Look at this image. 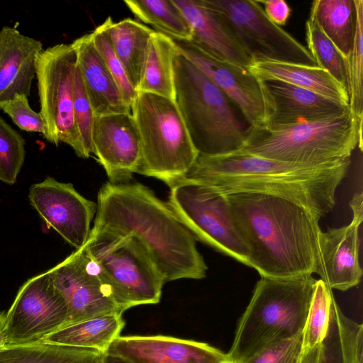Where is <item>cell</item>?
Wrapping results in <instances>:
<instances>
[{
	"mask_svg": "<svg viewBox=\"0 0 363 363\" xmlns=\"http://www.w3.org/2000/svg\"><path fill=\"white\" fill-rule=\"evenodd\" d=\"M106 353L132 363H221L228 354L202 342L166 335L116 338Z\"/></svg>",
	"mask_w": 363,
	"mask_h": 363,
	"instance_id": "ac0fdd59",
	"label": "cell"
},
{
	"mask_svg": "<svg viewBox=\"0 0 363 363\" xmlns=\"http://www.w3.org/2000/svg\"><path fill=\"white\" fill-rule=\"evenodd\" d=\"M273 102L266 126H284L338 116L350 108L315 92L277 80L264 81Z\"/></svg>",
	"mask_w": 363,
	"mask_h": 363,
	"instance_id": "ffe728a7",
	"label": "cell"
},
{
	"mask_svg": "<svg viewBox=\"0 0 363 363\" xmlns=\"http://www.w3.org/2000/svg\"><path fill=\"white\" fill-rule=\"evenodd\" d=\"M215 12L252 62L316 66L308 50L272 22L257 0H202Z\"/></svg>",
	"mask_w": 363,
	"mask_h": 363,
	"instance_id": "30bf717a",
	"label": "cell"
},
{
	"mask_svg": "<svg viewBox=\"0 0 363 363\" xmlns=\"http://www.w3.org/2000/svg\"><path fill=\"white\" fill-rule=\"evenodd\" d=\"M100 356H99V357L97 359H96L95 361L92 362L91 363H99V360Z\"/></svg>",
	"mask_w": 363,
	"mask_h": 363,
	"instance_id": "7bdbcfd3",
	"label": "cell"
},
{
	"mask_svg": "<svg viewBox=\"0 0 363 363\" xmlns=\"http://www.w3.org/2000/svg\"><path fill=\"white\" fill-rule=\"evenodd\" d=\"M48 272L67 306L63 325L105 314L123 315L111 284L84 247Z\"/></svg>",
	"mask_w": 363,
	"mask_h": 363,
	"instance_id": "7c38bea8",
	"label": "cell"
},
{
	"mask_svg": "<svg viewBox=\"0 0 363 363\" xmlns=\"http://www.w3.org/2000/svg\"><path fill=\"white\" fill-rule=\"evenodd\" d=\"M125 325L122 314L95 316L63 325L45 336L40 342L106 352L112 342L120 336Z\"/></svg>",
	"mask_w": 363,
	"mask_h": 363,
	"instance_id": "d4e9b609",
	"label": "cell"
},
{
	"mask_svg": "<svg viewBox=\"0 0 363 363\" xmlns=\"http://www.w3.org/2000/svg\"><path fill=\"white\" fill-rule=\"evenodd\" d=\"M318 363H363V327L347 317L333 299Z\"/></svg>",
	"mask_w": 363,
	"mask_h": 363,
	"instance_id": "484cf974",
	"label": "cell"
},
{
	"mask_svg": "<svg viewBox=\"0 0 363 363\" xmlns=\"http://www.w3.org/2000/svg\"><path fill=\"white\" fill-rule=\"evenodd\" d=\"M72 44L76 51L77 65L94 116L131 112L96 50L91 34L77 38Z\"/></svg>",
	"mask_w": 363,
	"mask_h": 363,
	"instance_id": "7402d4cb",
	"label": "cell"
},
{
	"mask_svg": "<svg viewBox=\"0 0 363 363\" xmlns=\"http://www.w3.org/2000/svg\"><path fill=\"white\" fill-rule=\"evenodd\" d=\"M73 105L74 121L83 150V158H88L91 154V134L95 116L77 65L74 77Z\"/></svg>",
	"mask_w": 363,
	"mask_h": 363,
	"instance_id": "d590c367",
	"label": "cell"
},
{
	"mask_svg": "<svg viewBox=\"0 0 363 363\" xmlns=\"http://www.w3.org/2000/svg\"><path fill=\"white\" fill-rule=\"evenodd\" d=\"M179 52L172 38L155 30L138 92L152 93L174 101V61Z\"/></svg>",
	"mask_w": 363,
	"mask_h": 363,
	"instance_id": "4316f807",
	"label": "cell"
},
{
	"mask_svg": "<svg viewBox=\"0 0 363 363\" xmlns=\"http://www.w3.org/2000/svg\"><path fill=\"white\" fill-rule=\"evenodd\" d=\"M226 196L250 267L272 278L313 274L320 217L277 196L238 192Z\"/></svg>",
	"mask_w": 363,
	"mask_h": 363,
	"instance_id": "7a4b0ae2",
	"label": "cell"
},
{
	"mask_svg": "<svg viewBox=\"0 0 363 363\" xmlns=\"http://www.w3.org/2000/svg\"><path fill=\"white\" fill-rule=\"evenodd\" d=\"M262 4L263 10L267 18L274 24L281 26L286 24L291 9L289 4L283 0H257Z\"/></svg>",
	"mask_w": 363,
	"mask_h": 363,
	"instance_id": "f35d334b",
	"label": "cell"
},
{
	"mask_svg": "<svg viewBox=\"0 0 363 363\" xmlns=\"http://www.w3.org/2000/svg\"><path fill=\"white\" fill-rule=\"evenodd\" d=\"M174 102L199 155L215 156L240 149L247 129L233 103L180 52L174 61Z\"/></svg>",
	"mask_w": 363,
	"mask_h": 363,
	"instance_id": "8992f818",
	"label": "cell"
},
{
	"mask_svg": "<svg viewBox=\"0 0 363 363\" xmlns=\"http://www.w3.org/2000/svg\"><path fill=\"white\" fill-rule=\"evenodd\" d=\"M130 11L157 32L179 41L189 42L192 30L186 18L173 0H125Z\"/></svg>",
	"mask_w": 363,
	"mask_h": 363,
	"instance_id": "f546056e",
	"label": "cell"
},
{
	"mask_svg": "<svg viewBox=\"0 0 363 363\" xmlns=\"http://www.w3.org/2000/svg\"><path fill=\"white\" fill-rule=\"evenodd\" d=\"M351 222L337 228L320 231L313 273L332 289L347 291L361 281L359 228L363 220L362 193L354 194L350 202Z\"/></svg>",
	"mask_w": 363,
	"mask_h": 363,
	"instance_id": "2e32d148",
	"label": "cell"
},
{
	"mask_svg": "<svg viewBox=\"0 0 363 363\" xmlns=\"http://www.w3.org/2000/svg\"><path fill=\"white\" fill-rule=\"evenodd\" d=\"M99 363H132L121 357L108 354L106 352L101 353Z\"/></svg>",
	"mask_w": 363,
	"mask_h": 363,
	"instance_id": "60d3db41",
	"label": "cell"
},
{
	"mask_svg": "<svg viewBox=\"0 0 363 363\" xmlns=\"http://www.w3.org/2000/svg\"><path fill=\"white\" fill-rule=\"evenodd\" d=\"M42 51L41 41L17 28L6 26L0 30V102L16 94L29 96Z\"/></svg>",
	"mask_w": 363,
	"mask_h": 363,
	"instance_id": "d6986e66",
	"label": "cell"
},
{
	"mask_svg": "<svg viewBox=\"0 0 363 363\" xmlns=\"http://www.w3.org/2000/svg\"><path fill=\"white\" fill-rule=\"evenodd\" d=\"M350 163L348 158L321 164H295L235 151L199 155L184 177L225 195L252 192L283 197L321 218L333 210L336 189Z\"/></svg>",
	"mask_w": 363,
	"mask_h": 363,
	"instance_id": "3957f363",
	"label": "cell"
},
{
	"mask_svg": "<svg viewBox=\"0 0 363 363\" xmlns=\"http://www.w3.org/2000/svg\"><path fill=\"white\" fill-rule=\"evenodd\" d=\"M90 34L96 50L116 81L125 103L130 108L138 91L131 84L122 64L114 52L104 23Z\"/></svg>",
	"mask_w": 363,
	"mask_h": 363,
	"instance_id": "e575fe53",
	"label": "cell"
},
{
	"mask_svg": "<svg viewBox=\"0 0 363 363\" xmlns=\"http://www.w3.org/2000/svg\"><path fill=\"white\" fill-rule=\"evenodd\" d=\"M309 14L347 62L355 29L354 0H315Z\"/></svg>",
	"mask_w": 363,
	"mask_h": 363,
	"instance_id": "83f0119b",
	"label": "cell"
},
{
	"mask_svg": "<svg viewBox=\"0 0 363 363\" xmlns=\"http://www.w3.org/2000/svg\"><path fill=\"white\" fill-rule=\"evenodd\" d=\"M104 23L114 52L122 64L129 81L138 91L150 40L155 30L131 18L114 22L108 16Z\"/></svg>",
	"mask_w": 363,
	"mask_h": 363,
	"instance_id": "cb8c5ba5",
	"label": "cell"
},
{
	"mask_svg": "<svg viewBox=\"0 0 363 363\" xmlns=\"http://www.w3.org/2000/svg\"><path fill=\"white\" fill-rule=\"evenodd\" d=\"M356 17L352 48L347 65L349 106L357 118L363 119V1L354 0Z\"/></svg>",
	"mask_w": 363,
	"mask_h": 363,
	"instance_id": "1f68e13d",
	"label": "cell"
},
{
	"mask_svg": "<svg viewBox=\"0 0 363 363\" xmlns=\"http://www.w3.org/2000/svg\"><path fill=\"white\" fill-rule=\"evenodd\" d=\"M174 40L179 52L201 70L240 110L248 127L267 125L273 102L264 81L248 69L217 59L190 42Z\"/></svg>",
	"mask_w": 363,
	"mask_h": 363,
	"instance_id": "5bb4252c",
	"label": "cell"
},
{
	"mask_svg": "<svg viewBox=\"0 0 363 363\" xmlns=\"http://www.w3.org/2000/svg\"><path fill=\"white\" fill-rule=\"evenodd\" d=\"M83 247L111 284L123 313L133 306L160 302L165 281L135 237L91 229Z\"/></svg>",
	"mask_w": 363,
	"mask_h": 363,
	"instance_id": "ba28073f",
	"label": "cell"
},
{
	"mask_svg": "<svg viewBox=\"0 0 363 363\" xmlns=\"http://www.w3.org/2000/svg\"><path fill=\"white\" fill-rule=\"evenodd\" d=\"M316 279L312 274L278 279L261 276L227 353L243 363L264 348L303 330Z\"/></svg>",
	"mask_w": 363,
	"mask_h": 363,
	"instance_id": "277c9868",
	"label": "cell"
},
{
	"mask_svg": "<svg viewBox=\"0 0 363 363\" xmlns=\"http://www.w3.org/2000/svg\"><path fill=\"white\" fill-rule=\"evenodd\" d=\"M130 111L141 144L138 174L158 179L168 186L184 177L199 152L174 101L138 91Z\"/></svg>",
	"mask_w": 363,
	"mask_h": 363,
	"instance_id": "52a82bcc",
	"label": "cell"
},
{
	"mask_svg": "<svg viewBox=\"0 0 363 363\" xmlns=\"http://www.w3.org/2000/svg\"><path fill=\"white\" fill-rule=\"evenodd\" d=\"M5 313L0 312V347L3 346L2 333L4 327Z\"/></svg>",
	"mask_w": 363,
	"mask_h": 363,
	"instance_id": "b9f144b4",
	"label": "cell"
},
{
	"mask_svg": "<svg viewBox=\"0 0 363 363\" xmlns=\"http://www.w3.org/2000/svg\"><path fill=\"white\" fill-rule=\"evenodd\" d=\"M303 352L302 331L264 348L243 363H301Z\"/></svg>",
	"mask_w": 363,
	"mask_h": 363,
	"instance_id": "8d00e7d4",
	"label": "cell"
},
{
	"mask_svg": "<svg viewBox=\"0 0 363 363\" xmlns=\"http://www.w3.org/2000/svg\"><path fill=\"white\" fill-rule=\"evenodd\" d=\"M189 21L190 43L208 54L248 69L252 60L236 42L218 15L202 0H173Z\"/></svg>",
	"mask_w": 363,
	"mask_h": 363,
	"instance_id": "44dd1931",
	"label": "cell"
},
{
	"mask_svg": "<svg viewBox=\"0 0 363 363\" xmlns=\"http://www.w3.org/2000/svg\"><path fill=\"white\" fill-rule=\"evenodd\" d=\"M357 146L362 150V121L349 108L316 121L248 127L237 151L289 163L321 164L350 158Z\"/></svg>",
	"mask_w": 363,
	"mask_h": 363,
	"instance_id": "5b68a950",
	"label": "cell"
},
{
	"mask_svg": "<svg viewBox=\"0 0 363 363\" xmlns=\"http://www.w3.org/2000/svg\"><path fill=\"white\" fill-rule=\"evenodd\" d=\"M320 345L304 350L301 363H318Z\"/></svg>",
	"mask_w": 363,
	"mask_h": 363,
	"instance_id": "ab89813d",
	"label": "cell"
},
{
	"mask_svg": "<svg viewBox=\"0 0 363 363\" xmlns=\"http://www.w3.org/2000/svg\"><path fill=\"white\" fill-rule=\"evenodd\" d=\"M25 140L0 116V180L13 184L23 164Z\"/></svg>",
	"mask_w": 363,
	"mask_h": 363,
	"instance_id": "836d02e7",
	"label": "cell"
},
{
	"mask_svg": "<svg viewBox=\"0 0 363 363\" xmlns=\"http://www.w3.org/2000/svg\"><path fill=\"white\" fill-rule=\"evenodd\" d=\"M333 298L328 285L320 279H316L303 330V350L320 345L325 337Z\"/></svg>",
	"mask_w": 363,
	"mask_h": 363,
	"instance_id": "d6a6232c",
	"label": "cell"
},
{
	"mask_svg": "<svg viewBox=\"0 0 363 363\" xmlns=\"http://www.w3.org/2000/svg\"><path fill=\"white\" fill-rule=\"evenodd\" d=\"M77 54L72 44L60 43L43 50L36 60V79L45 139L70 146L83 158L73 105Z\"/></svg>",
	"mask_w": 363,
	"mask_h": 363,
	"instance_id": "8fae6325",
	"label": "cell"
},
{
	"mask_svg": "<svg viewBox=\"0 0 363 363\" xmlns=\"http://www.w3.org/2000/svg\"><path fill=\"white\" fill-rule=\"evenodd\" d=\"M65 302L45 272L28 279L5 313L4 345L40 342L62 327L67 319Z\"/></svg>",
	"mask_w": 363,
	"mask_h": 363,
	"instance_id": "4fadbf2b",
	"label": "cell"
},
{
	"mask_svg": "<svg viewBox=\"0 0 363 363\" xmlns=\"http://www.w3.org/2000/svg\"><path fill=\"white\" fill-rule=\"evenodd\" d=\"M91 148L108 182L128 183L141 161L140 139L131 112L94 116Z\"/></svg>",
	"mask_w": 363,
	"mask_h": 363,
	"instance_id": "e0dca14e",
	"label": "cell"
},
{
	"mask_svg": "<svg viewBox=\"0 0 363 363\" xmlns=\"http://www.w3.org/2000/svg\"><path fill=\"white\" fill-rule=\"evenodd\" d=\"M248 69L262 81L277 80L286 82L349 106L347 89L326 70L318 66L277 61H257L252 62Z\"/></svg>",
	"mask_w": 363,
	"mask_h": 363,
	"instance_id": "603a6c76",
	"label": "cell"
},
{
	"mask_svg": "<svg viewBox=\"0 0 363 363\" xmlns=\"http://www.w3.org/2000/svg\"><path fill=\"white\" fill-rule=\"evenodd\" d=\"M101 352L88 348L74 347L37 342L0 347V363H91Z\"/></svg>",
	"mask_w": 363,
	"mask_h": 363,
	"instance_id": "f1b7e54d",
	"label": "cell"
},
{
	"mask_svg": "<svg viewBox=\"0 0 363 363\" xmlns=\"http://www.w3.org/2000/svg\"><path fill=\"white\" fill-rule=\"evenodd\" d=\"M28 97L23 94H16L11 99L1 101L0 109L22 130L43 135L45 128L42 116L31 108Z\"/></svg>",
	"mask_w": 363,
	"mask_h": 363,
	"instance_id": "74e56055",
	"label": "cell"
},
{
	"mask_svg": "<svg viewBox=\"0 0 363 363\" xmlns=\"http://www.w3.org/2000/svg\"><path fill=\"white\" fill-rule=\"evenodd\" d=\"M221 363H233V362H230V360H228V361H225V362H221Z\"/></svg>",
	"mask_w": 363,
	"mask_h": 363,
	"instance_id": "ee69618b",
	"label": "cell"
},
{
	"mask_svg": "<svg viewBox=\"0 0 363 363\" xmlns=\"http://www.w3.org/2000/svg\"><path fill=\"white\" fill-rule=\"evenodd\" d=\"M306 36L307 50L316 66L326 70L347 90V61L311 14L306 22Z\"/></svg>",
	"mask_w": 363,
	"mask_h": 363,
	"instance_id": "4dcf8cb0",
	"label": "cell"
},
{
	"mask_svg": "<svg viewBox=\"0 0 363 363\" xmlns=\"http://www.w3.org/2000/svg\"><path fill=\"white\" fill-rule=\"evenodd\" d=\"M28 198L48 228L76 250L86 242L97 204L81 195L72 184L47 177L33 184Z\"/></svg>",
	"mask_w": 363,
	"mask_h": 363,
	"instance_id": "9a60e30c",
	"label": "cell"
},
{
	"mask_svg": "<svg viewBox=\"0 0 363 363\" xmlns=\"http://www.w3.org/2000/svg\"><path fill=\"white\" fill-rule=\"evenodd\" d=\"M169 186L167 204L196 240L250 267L226 195L184 177Z\"/></svg>",
	"mask_w": 363,
	"mask_h": 363,
	"instance_id": "9c48e42d",
	"label": "cell"
},
{
	"mask_svg": "<svg viewBox=\"0 0 363 363\" xmlns=\"http://www.w3.org/2000/svg\"><path fill=\"white\" fill-rule=\"evenodd\" d=\"M94 227L131 235L143 246L166 282L201 279L208 267L194 236L167 203L140 183L101 186Z\"/></svg>",
	"mask_w": 363,
	"mask_h": 363,
	"instance_id": "6da1fadb",
	"label": "cell"
}]
</instances>
